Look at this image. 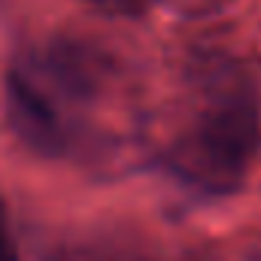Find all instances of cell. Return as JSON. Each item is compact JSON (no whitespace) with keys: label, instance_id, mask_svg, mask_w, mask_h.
<instances>
[{"label":"cell","instance_id":"cell-3","mask_svg":"<svg viewBox=\"0 0 261 261\" xmlns=\"http://www.w3.org/2000/svg\"><path fill=\"white\" fill-rule=\"evenodd\" d=\"M37 79H46L49 88H55L70 100H94L110 79V61L100 49L88 43L58 37L40 55Z\"/></svg>","mask_w":261,"mask_h":261},{"label":"cell","instance_id":"cell-5","mask_svg":"<svg viewBox=\"0 0 261 261\" xmlns=\"http://www.w3.org/2000/svg\"><path fill=\"white\" fill-rule=\"evenodd\" d=\"M0 261H18V249H15V240H12V228H9L3 197H0Z\"/></svg>","mask_w":261,"mask_h":261},{"label":"cell","instance_id":"cell-1","mask_svg":"<svg viewBox=\"0 0 261 261\" xmlns=\"http://www.w3.org/2000/svg\"><path fill=\"white\" fill-rule=\"evenodd\" d=\"M261 140L258 110L246 91H228L206 103L197 122L167 152V167L203 192H231L246 176Z\"/></svg>","mask_w":261,"mask_h":261},{"label":"cell","instance_id":"cell-7","mask_svg":"<svg viewBox=\"0 0 261 261\" xmlns=\"http://www.w3.org/2000/svg\"><path fill=\"white\" fill-rule=\"evenodd\" d=\"M134 261H152V258H134ZM176 261H203V258H176Z\"/></svg>","mask_w":261,"mask_h":261},{"label":"cell","instance_id":"cell-4","mask_svg":"<svg viewBox=\"0 0 261 261\" xmlns=\"http://www.w3.org/2000/svg\"><path fill=\"white\" fill-rule=\"evenodd\" d=\"M85 3H91L97 12H107V15L137 18V15H146L158 0H85Z\"/></svg>","mask_w":261,"mask_h":261},{"label":"cell","instance_id":"cell-2","mask_svg":"<svg viewBox=\"0 0 261 261\" xmlns=\"http://www.w3.org/2000/svg\"><path fill=\"white\" fill-rule=\"evenodd\" d=\"M6 103L9 125L28 149L40 155H61L67 149V130L61 125L58 107L37 76L18 67L6 70Z\"/></svg>","mask_w":261,"mask_h":261},{"label":"cell","instance_id":"cell-6","mask_svg":"<svg viewBox=\"0 0 261 261\" xmlns=\"http://www.w3.org/2000/svg\"><path fill=\"white\" fill-rule=\"evenodd\" d=\"M43 261H67V258H64V255H58V252H52V255H46Z\"/></svg>","mask_w":261,"mask_h":261}]
</instances>
